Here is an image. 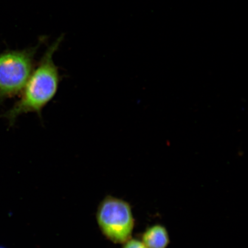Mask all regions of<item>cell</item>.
Masks as SVG:
<instances>
[{"instance_id": "3", "label": "cell", "mask_w": 248, "mask_h": 248, "mask_svg": "<svg viewBox=\"0 0 248 248\" xmlns=\"http://www.w3.org/2000/svg\"><path fill=\"white\" fill-rule=\"evenodd\" d=\"M96 220L102 235L114 244H123L132 237L135 219L128 202L107 195L99 203Z\"/></svg>"}, {"instance_id": "2", "label": "cell", "mask_w": 248, "mask_h": 248, "mask_svg": "<svg viewBox=\"0 0 248 248\" xmlns=\"http://www.w3.org/2000/svg\"><path fill=\"white\" fill-rule=\"evenodd\" d=\"M39 46L0 54V104L22 92L35 69Z\"/></svg>"}, {"instance_id": "5", "label": "cell", "mask_w": 248, "mask_h": 248, "mask_svg": "<svg viewBox=\"0 0 248 248\" xmlns=\"http://www.w3.org/2000/svg\"><path fill=\"white\" fill-rule=\"evenodd\" d=\"M122 248H147L141 240L131 238L123 244Z\"/></svg>"}, {"instance_id": "4", "label": "cell", "mask_w": 248, "mask_h": 248, "mask_svg": "<svg viewBox=\"0 0 248 248\" xmlns=\"http://www.w3.org/2000/svg\"><path fill=\"white\" fill-rule=\"evenodd\" d=\"M141 240L147 248H167L170 244L169 232L161 224L148 226L142 232Z\"/></svg>"}, {"instance_id": "6", "label": "cell", "mask_w": 248, "mask_h": 248, "mask_svg": "<svg viewBox=\"0 0 248 248\" xmlns=\"http://www.w3.org/2000/svg\"><path fill=\"white\" fill-rule=\"evenodd\" d=\"M0 248H6L0 246Z\"/></svg>"}, {"instance_id": "1", "label": "cell", "mask_w": 248, "mask_h": 248, "mask_svg": "<svg viewBox=\"0 0 248 248\" xmlns=\"http://www.w3.org/2000/svg\"><path fill=\"white\" fill-rule=\"evenodd\" d=\"M63 39L60 37L46 49L38 66L34 69L25 86L21 95L13 107L2 117L13 125L22 114L33 113L42 116V111L50 102L58 91L60 76L54 63V55Z\"/></svg>"}]
</instances>
